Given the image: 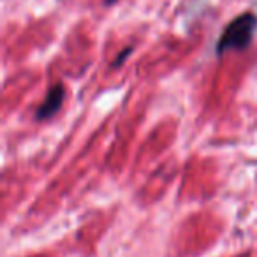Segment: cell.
<instances>
[{
    "label": "cell",
    "mask_w": 257,
    "mask_h": 257,
    "mask_svg": "<svg viewBox=\"0 0 257 257\" xmlns=\"http://www.w3.org/2000/svg\"><path fill=\"white\" fill-rule=\"evenodd\" d=\"M257 29V16L253 13H243L225 25L215 46L218 57L229 51H245L252 44L253 32Z\"/></svg>",
    "instance_id": "obj_1"
},
{
    "label": "cell",
    "mask_w": 257,
    "mask_h": 257,
    "mask_svg": "<svg viewBox=\"0 0 257 257\" xmlns=\"http://www.w3.org/2000/svg\"><path fill=\"white\" fill-rule=\"evenodd\" d=\"M64 99H65V86L60 85V83L53 85L48 90L46 97H44V100L41 102V106L37 107L36 118L39 121L50 120L51 116H55V114L60 111L62 104H64Z\"/></svg>",
    "instance_id": "obj_2"
},
{
    "label": "cell",
    "mask_w": 257,
    "mask_h": 257,
    "mask_svg": "<svg viewBox=\"0 0 257 257\" xmlns=\"http://www.w3.org/2000/svg\"><path fill=\"white\" fill-rule=\"evenodd\" d=\"M133 50H134L133 46H131V48H125V50H121V51H120V55H118V58L113 62V64H111V67H113V69H118V67H120V65L123 64V62L128 58V55L133 53Z\"/></svg>",
    "instance_id": "obj_3"
},
{
    "label": "cell",
    "mask_w": 257,
    "mask_h": 257,
    "mask_svg": "<svg viewBox=\"0 0 257 257\" xmlns=\"http://www.w3.org/2000/svg\"><path fill=\"white\" fill-rule=\"evenodd\" d=\"M114 2H118V0H106V4H107V6H111V4H114Z\"/></svg>",
    "instance_id": "obj_4"
}]
</instances>
